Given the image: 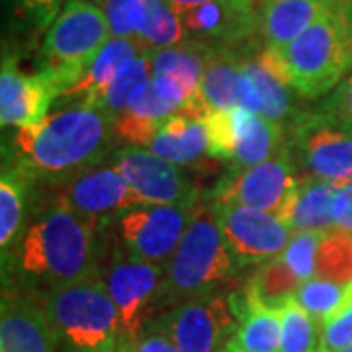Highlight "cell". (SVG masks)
<instances>
[{
    "instance_id": "obj_1",
    "label": "cell",
    "mask_w": 352,
    "mask_h": 352,
    "mask_svg": "<svg viewBox=\"0 0 352 352\" xmlns=\"http://www.w3.org/2000/svg\"><path fill=\"white\" fill-rule=\"evenodd\" d=\"M113 139V120L98 106L80 102L20 127L14 147L18 168L28 178L65 182L92 168Z\"/></svg>"
},
{
    "instance_id": "obj_2",
    "label": "cell",
    "mask_w": 352,
    "mask_h": 352,
    "mask_svg": "<svg viewBox=\"0 0 352 352\" xmlns=\"http://www.w3.org/2000/svg\"><path fill=\"white\" fill-rule=\"evenodd\" d=\"M18 258L24 274L53 289L98 278L94 226L55 201L28 227Z\"/></svg>"
},
{
    "instance_id": "obj_3",
    "label": "cell",
    "mask_w": 352,
    "mask_h": 352,
    "mask_svg": "<svg viewBox=\"0 0 352 352\" xmlns=\"http://www.w3.org/2000/svg\"><path fill=\"white\" fill-rule=\"evenodd\" d=\"M237 264L227 251L210 200H198L178 249L164 264L161 305L180 303L215 294L235 274Z\"/></svg>"
},
{
    "instance_id": "obj_4",
    "label": "cell",
    "mask_w": 352,
    "mask_h": 352,
    "mask_svg": "<svg viewBox=\"0 0 352 352\" xmlns=\"http://www.w3.org/2000/svg\"><path fill=\"white\" fill-rule=\"evenodd\" d=\"M288 85L307 100L325 96L352 71V30L333 0V8L284 50H266Z\"/></svg>"
},
{
    "instance_id": "obj_5",
    "label": "cell",
    "mask_w": 352,
    "mask_h": 352,
    "mask_svg": "<svg viewBox=\"0 0 352 352\" xmlns=\"http://www.w3.org/2000/svg\"><path fill=\"white\" fill-rule=\"evenodd\" d=\"M43 311L71 352H92L120 337V314L106 284L87 278L51 289Z\"/></svg>"
},
{
    "instance_id": "obj_6",
    "label": "cell",
    "mask_w": 352,
    "mask_h": 352,
    "mask_svg": "<svg viewBox=\"0 0 352 352\" xmlns=\"http://www.w3.org/2000/svg\"><path fill=\"white\" fill-rule=\"evenodd\" d=\"M110 25L98 4L88 0H67L63 10L47 28L43 39L45 67L61 96L75 87L98 51L110 41Z\"/></svg>"
},
{
    "instance_id": "obj_7",
    "label": "cell",
    "mask_w": 352,
    "mask_h": 352,
    "mask_svg": "<svg viewBox=\"0 0 352 352\" xmlns=\"http://www.w3.org/2000/svg\"><path fill=\"white\" fill-rule=\"evenodd\" d=\"M300 182L289 151L247 168H231L215 184L212 204L243 206L278 217L292 229Z\"/></svg>"
},
{
    "instance_id": "obj_8",
    "label": "cell",
    "mask_w": 352,
    "mask_h": 352,
    "mask_svg": "<svg viewBox=\"0 0 352 352\" xmlns=\"http://www.w3.org/2000/svg\"><path fill=\"white\" fill-rule=\"evenodd\" d=\"M289 155L307 173L337 188L352 180V129L323 108L300 112L289 122Z\"/></svg>"
},
{
    "instance_id": "obj_9",
    "label": "cell",
    "mask_w": 352,
    "mask_h": 352,
    "mask_svg": "<svg viewBox=\"0 0 352 352\" xmlns=\"http://www.w3.org/2000/svg\"><path fill=\"white\" fill-rule=\"evenodd\" d=\"M237 307L233 296L210 294L176 305L163 315V325L178 352H223L237 331Z\"/></svg>"
},
{
    "instance_id": "obj_10",
    "label": "cell",
    "mask_w": 352,
    "mask_h": 352,
    "mask_svg": "<svg viewBox=\"0 0 352 352\" xmlns=\"http://www.w3.org/2000/svg\"><path fill=\"white\" fill-rule=\"evenodd\" d=\"M196 201L184 206L145 204L120 215L118 227L127 256L164 266L188 229Z\"/></svg>"
},
{
    "instance_id": "obj_11",
    "label": "cell",
    "mask_w": 352,
    "mask_h": 352,
    "mask_svg": "<svg viewBox=\"0 0 352 352\" xmlns=\"http://www.w3.org/2000/svg\"><path fill=\"white\" fill-rule=\"evenodd\" d=\"M217 226L239 266L263 264L280 256L292 239V229L278 217L243 206L212 204Z\"/></svg>"
},
{
    "instance_id": "obj_12",
    "label": "cell",
    "mask_w": 352,
    "mask_h": 352,
    "mask_svg": "<svg viewBox=\"0 0 352 352\" xmlns=\"http://www.w3.org/2000/svg\"><path fill=\"white\" fill-rule=\"evenodd\" d=\"M120 314V335L131 340L141 333L147 315L161 303L164 266L126 256L112 263L102 280Z\"/></svg>"
},
{
    "instance_id": "obj_13",
    "label": "cell",
    "mask_w": 352,
    "mask_h": 352,
    "mask_svg": "<svg viewBox=\"0 0 352 352\" xmlns=\"http://www.w3.org/2000/svg\"><path fill=\"white\" fill-rule=\"evenodd\" d=\"M61 184L63 188L59 190L57 204L92 226H96L100 219L120 217L127 210L145 206V200L113 166L88 168Z\"/></svg>"
},
{
    "instance_id": "obj_14",
    "label": "cell",
    "mask_w": 352,
    "mask_h": 352,
    "mask_svg": "<svg viewBox=\"0 0 352 352\" xmlns=\"http://www.w3.org/2000/svg\"><path fill=\"white\" fill-rule=\"evenodd\" d=\"M113 168L138 192L145 204L184 206L200 200L198 188L178 166L149 149L124 147L113 155Z\"/></svg>"
},
{
    "instance_id": "obj_15",
    "label": "cell",
    "mask_w": 352,
    "mask_h": 352,
    "mask_svg": "<svg viewBox=\"0 0 352 352\" xmlns=\"http://www.w3.org/2000/svg\"><path fill=\"white\" fill-rule=\"evenodd\" d=\"M180 18L194 41L235 50L258 34V0H212Z\"/></svg>"
},
{
    "instance_id": "obj_16",
    "label": "cell",
    "mask_w": 352,
    "mask_h": 352,
    "mask_svg": "<svg viewBox=\"0 0 352 352\" xmlns=\"http://www.w3.org/2000/svg\"><path fill=\"white\" fill-rule=\"evenodd\" d=\"M61 90L47 71L25 75L14 57H4L0 73V124L2 127L36 126L47 118L51 102Z\"/></svg>"
},
{
    "instance_id": "obj_17",
    "label": "cell",
    "mask_w": 352,
    "mask_h": 352,
    "mask_svg": "<svg viewBox=\"0 0 352 352\" xmlns=\"http://www.w3.org/2000/svg\"><path fill=\"white\" fill-rule=\"evenodd\" d=\"M55 331L38 305L4 296L0 307V352H55Z\"/></svg>"
},
{
    "instance_id": "obj_18",
    "label": "cell",
    "mask_w": 352,
    "mask_h": 352,
    "mask_svg": "<svg viewBox=\"0 0 352 352\" xmlns=\"http://www.w3.org/2000/svg\"><path fill=\"white\" fill-rule=\"evenodd\" d=\"M333 8V0H263L258 2V36L264 50H284Z\"/></svg>"
},
{
    "instance_id": "obj_19",
    "label": "cell",
    "mask_w": 352,
    "mask_h": 352,
    "mask_svg": "<svg viewBox=\"0 0 352 352\" xmlns=\"http://www.w3.org/2000/svg\"><path fill=\"white\" fill-rule=\"evenodd\" d=\"M288 151V141L280 124L266 120L261 113L235 108V147L233 168H247L270 161Z\"/></svg>"
},
{
    "instance_id": "obj_20",
    "label": "cell",
    "mask_w": 352,
    "mask_h": 352,
    "mask_svg": "<svg viewBox=\"0 0 352 352\" xmlns=\"http://www.w3.org/2000/svg\"><path fill=\"white\" fill-rule=\"evenodd\" d=\"M235 307L239 321L227 346L235 352H278L282 333L280 309L256 300L247 289L243 294V302H237L235 298Z\"/></svg>"
},
{
    "instance_id": "obj_21",
    "label": "cell",
    "mask_w": 352,
    "mask_h": 352,
    "mask_svg": "<svg viewBox=\"0 0 352 352\" xmlns=\"http://www.w3.org/2000/svg\"><path fill=\"white\" fill-rule=\"evenodd\" d=\"M243 57L245 55H241L233 47L208 45L200 92L212 112L239 108Z\"/></svg>"
},
{
    "instance_id": "obj_22",
    "label": "cell",
    "mask_w": 352,
    "mask_h": 352,
    "mask_svg": "<svg viewBox=\"0 0 352 352\" xmlns=\"http://www.w3.org/2000/svg\"><path fill=\"white\" fill-rule=\"evenodd\" d=\"M147 149L176 166L198 163L208 153L206 124L198 118L170 116L161 124Z\"/></svg>"
},
{
    "instance_id": "obj_23",
    "label": "cell",
    "mask_w": 352,
    "mask_h": 352,
    "mask_svg": "<svg viewBox=\"0 0 352 352\" xmlns=\"http://www.w3.org/2000/svg\"><path fill=\"white\" fill-rule=\"evenodd\" d=\"M141 53V47L135 39L110 38V41L98 51V55L88 65L85 75L75 87H71L63 96L67 98H82V102L96 106L104 96V92L112 85L118 73Z\"/></svg>"
},
{
    "instance_id": "obj_24",
    "label": "cell",
    "mask_w": 352,
    "mask_h": 352,
    "mask_svg": "<svg viewBox=\"0 0 352 352\" xmlns=\"http://www.w3.org/2000/svg\"><path fill=\"white\" fill-rule=\"evenodd\" d=\"M243 71L252 80L261 100H263V113L266 120L274 124H284L292 113V90L286 76L282 75L280 67L274 61V57L264 50L256 53L254 57H243Z\"/></svg>"
},
{
    "instance_id": "obj_25",
    "label": "cell",
    "mask_w": 352,
    "mask_h": 352,
    "mask_svg": "<svg viewBox=\"0 0 352 352\" xmlns=\"http://www.w3.org/2000/svg\"><path fill=\"white\" fill-rule=\"evenodd\" d=\"M337 186L327 180L305 178L300 182L298 204L292 221V233L300 231H317L333 233L337 231L333 219V201L337 196Z\"/></svg>"
},
{
    "instance_id": "obj_26",
    "label": "cell",
    "mask_w": 352,
    "mask_h": 352,
    "mask_svg": "<svg viewBox=\"0 0 352 352\" xmlns=\"http://www.w3.org/2000/svg\"><path fill=\"white\" fill-rule=\"evenodd\" d=\"M208 45L186 39L178 45L151 53L153 76H173L188 88L194 96H200L201 78L206 69Z\"/></svg>"
},
{
    "instance_id": "obj_27",
    "label": "cell",
    "mask_w": 352,
    "mask_h": 352,
    "mask_svg": "<svg viewBox=\"0 0 352 352\" xmlns=\"http://www.w3.org/2000/svg\"><path fill=\"white\" fill-rule=\"evenodd\" d=\"M188 34L180 14L166 0H149L135 41L141 51L155 53L186 41Z\"/></svg>"
},
{
    "instance_id": "obj_28",
    "label": "cell",
    "mask_w": 352,
    "mask_h": 352,
    "mask_svg": "<svg viewBox=\"0 0 352 352\" xmlns=\"http://www.w3.org/2000/svg\"><path fill=\"white\" fill-rule=\"evenodd\" d=\"M303 282L294 274V270L280 256L258 264L254 276L251 278L247 292L270 307H282L284 303L296 298V292Z\"/></svg>"
},
{
    "instance_id": "obj_29",
    "label": "cell",
    "mask_w": 352,
    "mask_h": 352,
    "mask_svg": "<svg viewBox=\"0 0 352 352\" xmlns=\"http://www.w3.org/2000/svg\"><path fill=\"white\" fill-rule=\"evenodd\" d=\"M153 78V57L151 53L141 51L138 57H133L129 63L124 65V69L118 73V76L112 80V85L104 92L98 108L108 113L110 118H116L124 112L127 104L131 102L133 94L138 92L143 85H147Z\"/></svg>"
},
{
    "instance_id": "obj_30",
    "label": "cell",
    "mask_w": 352,
    "mask_h": 352,
    "mask_svg": "<svg viewBox=\"0 0 352 352\" xmlns=\"http://www.w3.org/2000/svg\"><path fill=\"white\" fill-rule=\"evenodd\" d=\"M28 176L18 166H4L0 176V247H12L22 226Z\"/></svg>"
},
{
    "instance_id": "obj_31",
    "label": "cell",
    "mask_w": 352,
    "mask_h": 352,
    "mask_svg": "<svg viewBox=\"0 0 352 352\" xmlns=\"http://www.w3.org/2000/svg\"><path fill=\"white\" fill-rule=\"evenodd\" d=\"M280 309L282 333L278 352H317L319 325L294 298Z\"/></svg>"
},
{
    "instance_id": "obj_32",
    "label": "cell",
    "mask_w": 352,
    "mask_h": 352,
    "mask_svg": "<svg viewBox=\"0 0 352 352\" xmlns=\"http://www.w3.org/2000/svg\"><path fill=\"white\" fill-rule=\"evenodd\" d=\"M315 276L339 284L352 282V235L342 231L327 233L315 254Z\"/></svg>"
},
{
    "instance_id": "obj_33",
    "label": "cell",
    "mask_w": 352,
    "mask_h": 352,
    "mask_svg": "<svg viewBox=\"0 0 352 352\" xmlns=\"http://www.w3.org/2000/svg\"><path fill=\"white\" fill-rule=\"evenodd\" d=\"M346 298V286L327 278L314 276L305 280L296 292V302L321 325L325 319L337 314Z\"/></svg>"
},
{
    "instance_id": "obj_34",
    "label": "cell",
    "mask_w": 352,
    "mask_h": 352,
    "mask_svg": "<svg viewBox=\"0 0 352 352\" xmlns=\"http://www.w3.org/2000/svg\"><path fill=\"white\" fill-rule=\"evenodd\" d=\"M349 346H352V282L346 284L342 307L319 325L317 352H340Z\"/></svg>"
},
{
    "instance_id": "obj_35",
    "label": "cell",
    "mask_w": 352,
    "mask_h": 352,
    "mask_svg": "<svg viewBox=\"0 0 352 352\" xmlns=\"http://www.w3.org/2000/svg\"><path fill=\"white\" fill-rule=\"evenodd\" d=\"M325 235L327 233H317V231L294 233L284 252L280 254V258L288 264L302 282L315 276V254Z\"/></svg>"
},
{
    "instance_id": "obj_36",
    "label": "cell",
    "mask_w": 352,
    "mask_h": 352,
    "mask_svg": "<svg viewBox=\"0 0 352 352\" xmlns=\"http://www.w3.org/2000/svg\"><path fill=\"white\" fill-rule=\"evenodd\" d=\"M149 0H104L102 10L110 25L112 38L135 39Z\"/></svg>"
},
{
    "instance_id": "obj_37",
    "label": "cell",
    "mask_w": 352,
    "mask_h": 352,
    "mask_svg": "<svg viewBox=\"0 0 352 352\" xmlns=\"http://www.w3.org/2000/svg\"><path fill=\"white\" fill-rule=\"evenodd\" d=\"M120 352H178L173 335L157 321L147 331H141L135 339L120 344Z\"/></svg>"
},
{
    "instance_id": "obj_38",
    "label": "cell",
    "mask_w": 352,
    "mask_h": 352,
    "mask_svg": "<svg viewBox=\"0 0 352 352\" xmlns=\"http://www.w3.org/2000/svg\"><path fill=\"white\" fill-rule=\"evenodd\" d=\"M16 2H18L20 12L24 14L32 24L39 30H45L55 22V18L63 10L67 0H16Z\"/></svg>"
},
{
    "instance_id": "obj_39",
    "label": "cell",
    "mask_w": 352,
    "mask_h": 352,
    "mask_svg": "<svg viewBox=\"0 0 352 352\" xmlns=\"http://www.w3.org/2000/svg\"><path fill=\"white\" fill-rule=\"evenodd\" d=\"M321 108L335 120H339L342 126L352 129V71L342 78V82L335 88V92Z\"/></svg>"
},
{
    "instance_id": "obj_40",
    "label": "cell",
    "mask_w": 352,
    "mask_h": 352,
    "mask_svg": "<svg viewBox=\"0 0 352 352\" xmlns=\"http://www.w3.org/2000/svg\"><path fill=\"white\" fill-rule=\"evenodd\" d=\"M333 219L339 231L352 235V180L337 190L333 201Z\"/></svg>"
},
{
    "instance_id": "obj_41",
    "label": "cell",
    "mask_w": 352,
    "mask_h": 352,
    "mask_svg": "<svg viewBox=\"0 0 352 352\" xmlns=\"http://www.w3.org/2000/svg\"><path fill=\"white\" fill-rule=\"evenodd\" d=\"M173 8H175L176 12L182 14L190 10V8H194V6H200V4H206V2H212V0H166Z\"/></svg>"
},
{
    "instance_id": "obj_42",
    "label": "cell",
    "mask_w": 352,
    "mask_h": 352,
    "mask_svg": "<svg viewBox=\"0 0 352 352\" xmlns=\"http://www.w3.org/2000/svg\"><path fill=\"white\" fill-rule=\"evenodd\" d=\"M335 4L339 6L340 12L344 14V18H346V22L352 30V0H335Z\"/></svg>"
},
{
    "instance_id": "obj_43",
    "label": "cell",
    "mask_w": 352,
    "mask_h": 352,
    "mask_svg": "<svg viewBox=\"0 0 352 352\" xmlns=\"http://www.w3.org/2000/svg\"><path fill=\"white\" fill-rule=\"evenodd\" d=\"M92 352H120V337L118 339L110 340L108 344H104L102 349H98V351H92Z\"/></svg>"
},
{
    "instance_id": "obj_44",
    "label": "cell",
    "mask_w": 352,
    "mask_h": 352,
    "mask_svg": "<svg viewBox=\"0 0 352 352\" xmlns=\"http://www.w3.org/2000/svg\"><path fill=\"white\" fill-rule=\"evenodd\" d=\"M88 2H94V4H98V6H102V2H104V0H88Z\"/></svg>"
},
{
    "instance_id": "obj_45",
    "label": "cell",
    "mask_w": 352,
    "mask_h": 352,
    "mask_svg": "<svg viewBox=\"0 0 352 352\" xmlns=\"http://www.w3.org/2000/svg\"><path fill=\"white\" fill-rule=\"evenodd\" d=\"M340 352H352V346H349V349H344V351H340Z\"/></svg>"
},
{
    "instance_id": "obj_46",
    "label": "cell",
    "mask_w": 352,
    "mask_h": 352,
    "mask_svg": "<svg viewBox=\"0 0 352 352\" xmlns=\"http://www.w3.org/2000/svg\"><path fill=\"white\" fill-rule=\"evenodd\" d=\"M223 352H235V351H231L229 346H226V349H223Z\"/></svg>"
},
{
    "instance_id": "obj_47",
    "label": "cell",
    "mask_w": 352,
    "mask_h": 352,
    "mask_svg": "<svg viewBox=\"0 0 352 352\" xmlns=\"http://www.w3.org/2000/svg\"><path fill=\"white\" fill-rule=\"evenodd\" d=\"M258 2H263V0H258Z\"/></svg>"
}]
</instances>
